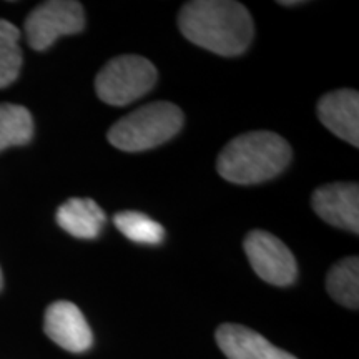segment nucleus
<instances>
[{"mask_svg":"<svg viewBox=\"0 0 359 359\" xmlns=\"http://www.w3.org/2000/svg\"><path fill=\"white\" fill-rule=\"evenodd\" d=\"M178 27L191 43L223 57L243 53L253 39V19L231 0H193L183 6Z\"/></svg>","mask_w":359,"mask_h":359,"instance_id":"nucleus-1","label":"nucleus"},{"mask_svg":"<svg viewBox=\"0 0 359 359\" xmlns=\"http://www.w3.org/2000/svg\"><path fill=\"white\" fill-rule=\"evenodd\" d=\"M291 147L273 132H250L233 138L218 156L217 170L226 182L255 185L280 175L288 167Z\"/></svg>","mask_w":359,"mask_h":359,"instance_id":"nucleus-2","label":"nucleus"},{"mask_svg":"<svg viewBox=\"0 0 359 359\" xmlns=\"http://www.w3.org/2000/svg\"><path fill=\"white\" fill-rule=\"evenodd\" d=\"M183 125V114L170 102L140 107L109 130V142L123 151H145L173 138Z\"/></svg>","mask_w":359,"mask_h":359,"instance_id":"nucleus-3","label":"nucleus"},{"mask_svg":"<svg viewBox=\"0 0 359 359\" xmlns=\"http://www.w3.org/2000/svg\"><path fill=\"white\" fill-rule=\"evenodd\" d=\"M156 82V69L140 55L115 57L98 72L97 95L114 107L128 105L147 95Z\"/></svg>","mask_w":359,"mask_h":359,"instance_id":"nucleus-4","label":"nucleus"},{"mask_svg":"<svg viewBox=\"0 0 359 359\" xmlns=\"http://www.w3.org/2000/svg\"><path fill=\"white\" fill-rule=\"evenodd\" d=\"M83 7L75 0H50L35 7L25 20L27 42L34 50H47L57 39L82 32Z\"/></svg>","mask_w":359,"mask_h":359,"instance_id":"nucleus-5","label":"nucleus"},{"mask_svg":"<svg viewBox=\"0 0 359 359\" xmlns=\"http://www.w3.org/2000/svg\"><path fill=\"white\" fill-rule=\"evenodd\" d=\"M245 253L255 273L269 285L288 286L298 276L296 259L280 238L263 230L248 233L243 243Z\"/></svg>","mask_w":359,"mask_h":359,"instance_id":"nucleus-6","label":"nucleus"},{"mask_svg":"<svg viewBox=\"0 0 359 359\" xmlns=\"http://www.w3.org/2000/svg\"><path fill=\"white\" fill-rule=\"evenodd\" d=\"M45 334L70 353H83L92 346L93 334L79 306L70 302H55L45 311Z\"/></svg>","mask_w":359,"mask_h":359,"instance_id":"nucleus-7","label":"nucleus"},{"mask_svg":"<svg viewBox=\"0 0 359 359\" xmlns=\"http://www.w3.org/2000/svg\"><path fill=\"white\" fill-rule=\"evenodd\" d=\"M313 208L326 223L351 233L359 231L358 183H330L313 193Z\"/></svg>","mask_w":359,"mask_h":359,"instance_id":"nucleus-8","label":"nucleus"},{"mask_svg":"<svg viewBox=\"0 0 359 359\" xmlns=\"http://www.w3.org/2000/svg\"><path fill=\"white\" fill-rule=\"evenodd\" d=\"M321 123L341 140L359 147V95L356 90H336L318 103Z\"/></svg>","mask_w":359,"mask_h":359,"instance_id":"nucleus-9","label":"nucleus"},{"mask_svg":"<svg viewBox=\"0 0 359 359\" xmlns=\"http://www.w3.org/2000/svg\"><path fill=\"white\" fill-rule=\"evenodd\" d=\"M217 344L228 359H296L293 354L273 346L257 331L241 325H222Z\"/></svg>","mask_w":359,"mask_h":359,"instance_id":"nucleus-10","label":"nucleus"},{"mask_svg":"<svg viewBox=\"0 0 359 359\" xmlns=\"http://www.w3.org/2000/svg\"><path fill=\"white\" fill-rule=\"evenodd\" d=\"M105 213L90 198H70L57 210V223L75 238L93 240L105 224Z\"/></svg>","mask_w":359,"mask_h":359,"instance_id":"nucleus-11","label":"nucleus"},{"mask_svg":"<svg viewBox=\"0 0 359 359\" xmlns=\"http://www.w3.org/2000/svg\"><path fill=\"white\" fill-rule=\"evenodd\" d=\"M327 293L336 303L358 309L359 306V262L356 257L341 259L330 269L326 280Z\"/></svg>","mask_w":359,"mask_h":359,"instance_id":"nucleus-12","label":"nucleus"},{"mask_svg":"<svg viewBox=\"0 0 359 359\" xmlns=\"http://www.w3.org/2000/svg\"><path fill=\"white\" fill-rule=\"evenodd\" d=\"M34 120L22 105L0 103V151L11 147L27 145L32 140Z\"/></svg>","mask_w":359,"mask_h":359,"instance_id":"nucleus-13","label":"nucleus"},{"mask_svg":"<svg viewBox=\"0 0 359 359\" xmlns=\"http://www.w3.org/2000/svg\"><path fill=\"white\" fill-rule=\"evenodd\" d=\"M19 39V29L8 20L0 19V88L15 82L20 74L22 50Z\"/></svg>","mask_w":359,"mask_h":359,"instance_id":"nucleus-14","label":"nucleus"},{"mask_svg":"<svg viewBox=\"0 0 359 359\" xmlns=\"http://www.w3.org/2000/svg\"><path fill=\"white\" fill-rule=\"evenodd\" d=\"M115 226L123 236L140 245H160L165 240L163 226L147 215L138 212H122L114 217Z\"/></svg>","mask_w":359,"mask_h":359,"instance_id":"nucleus-15","label":"nucleus"},{"mask_svg":"<svg viewBox=\"0 0 359 359\" xmlns=\"http://www.w3.org/2000/svg\"><path fill=\"white\" fill-rule=\"evenodd\" d=\"M281 6H298L299 2H280Z\"/></svg>","mask_w":359,"mask_h":359,"instance_id":"nucleus-16","label":"nucleus"},{"mask_svg":"<svg viewBox=\"0 0 359 359\" xmlns=\"http://www.w3.org/2000/svg\"><path fill=\"white\" fill-rule=\"evenodd\" d=\"M4 286V278H2V269H0V290H2Z\"/></svg>","mask_w":359,"mask_h":359,"instance_id":"nucleus-17","label":"nucleus"}]
</instances>
